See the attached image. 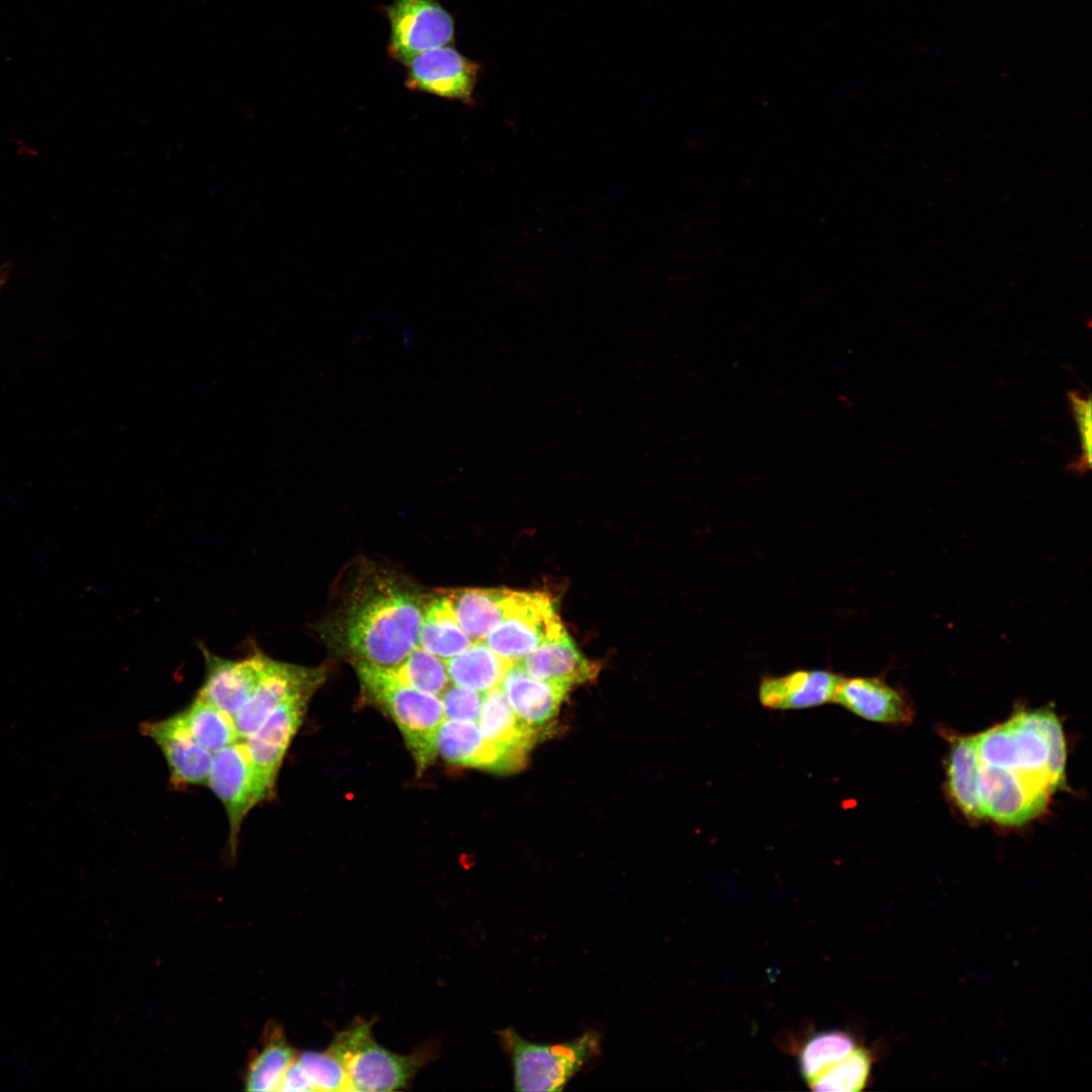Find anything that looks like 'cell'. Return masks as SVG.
I'll return each mask as SVG.
<instances>
[{"label": "cell", "mask_w": 1092, "mask_h": 1092, "mask_svg": "<svg viewBox=\"0 0 1092 1092\" xmlns=\"http://www.w3.org/2000/svg\"><path fill=\"white\" fill-rule=\"evenodd\" d=\"M372 1026V1020L357 1019L328 1048L344 1068L352 1091L403 1089L437 1056L436 1043H424L407 1055L392 1053L377 1043Z\"/></svg>", "instance_id": "4"}, {"label": "cell", "mask_w": 1092, "mask_h": 1092, "mask_svg": "<svg viewBox=\"0 0 1092 1092\" xmlns=\"http://www.w3.org/2000/svg\"><path fill=\"white\" fill-rule=\"evenodd\" d=\"M472 643L462 630L445 593L427 600L419 631V646L442 658H451Z\"/></svg>", "instance_id": "21"}, {"label": "cell", "mask_w": 1092, "mask_h": 1092, "mask_svg": "<svg viewBox=\"0 0 1092 1092\" xmlns=\"http://www.w3.org/2000/svg\"><path fill=\"white\" fill-rule=\"evenodd\" d=\"M205 662V677L197 696L234 717L258 686L268 655L258 646L241 659H228L200 645Z\"/></svg>", "instance_id": "12"}, {"label": "cell", "mask_w": 1092, "mask_h": 1092, "mask_svg": "<svg viewBox=\"0 0 1092 1092\" xmlns=\"http://www.w3.org/2000/svg\"><path fill=\"white\" fill-rule=\"evenodd\" d=\"M207 785L225 809L229 845L235 854L244 819L261 802L244 739L213 753Z\"/></svg>", "instance_id": "9"}, {"label": "cell", "mask_w": 1092, "mask_h": 1092, "mask_svg": "<svg viewBox=\"0 0 1092 1092\" xmlns=\"http://www.w3.org/2000/svg\"><path fill=\"white\" fill-rule=\"evenodd\" d=\"M389 669L401 685L436 696H441L450 684L445 660L419 645Z\"/></svg>", "instance_id": "27"}, {"label": "cell", "mask_w": 1092, "mask_h": 1092, "mask_svg": "<svg viewBox=\"0 0 1092 1092\" xmlns=\"http://www.w3.org/2000/svg\"><path fill=\"white\" fill-rule=\"evenodd\" d=\"M296 1057L281 1027L268 1028L266 1041L251 1060L246 1074L249 1091H278L281 1081Z\"/></svg>", "instance_id": "25"}, {"label": "cell", "mask_w": 1092, "mask_h": 1092, "mask_svg": "<svg viewBox=\"0 0 1092 1092\" xmlns=\"http://www.w3.org/2000/svg\"><path fill=\"white\" fill-rule=\"evenodd\" d=\"M499 687L519 720L541 737L555 720L569 688L535 678L514 662Z\"/></svg>", "instance_id": "14"}, {"label": "cell", "mask_w": 1092, "mask_h": 1092, "mask_svg": "<svg viewBox=\"0 0 1092 1092\" xmlns=\"http://www.w3.org/2000/svg\"><path fill=\"white\" fill-rule=\"evenodd\" d=\"M428 597L378 566L353 573L327 622V639L354 663L391 668L418 645Z\"/></svg>", "instance_id": "1"}, {"label": "cell", "mask_w": 1092, "mask_h": 1092, "mask_svg": "<svg viewBox=\"0 0 1092 1092\" xmlns=\"http://www.w3.org/2000/svg\"><path fill=\"white\" fill-rule=\"evenodd\" d=\"M567 634L549 596L523 592L515 611L484 638L499 656L516 662L540 645Z\"/></svg>", "instance_id": "6"}, {"label": "cell", "mask_w": 1092, "mask_h": 1092, "mask_svg": "<svg viewBox=\"0 0 1092 1092\" xmlns=\"http://www.w3.org/2000/svg\"><path fill=\"white\" fill-rule=\"evenodd\" d=\"M385 12L390 24L389 56L403 65L454 40V20L438 0H394Z\"/></svg>", "instance_id": "7"}, {"label": "cell", "mask_w": 1092, "mask_h": 1092, "mask_svg": "<svg viewBox=\"0 0 1092 1092\" xmlns=\"http://www.w3.org/2000/svg\"><path fill=\"white\" fill-rule=\"evenodd\" d=\"M295 1063L303 1072L311 1091H352L340 1062L327 1050L296 1054Z\"/></svg>", "instance_id": "29"}, {"label": "cell", "mask_w": 1092, "mask_h": 1092, "mask_svg": "<svg viewBox=\"0 0 1092 1092\" xmlns=\"http://www.w3.org/2000/svg\"><path fill=\"white\" fill-rule=\"evenodd\" d=\"M874 1058L870 1051L855 1046L845 1058L811 1080L813 1091L858 1092L866 1088Z\"/></svg>", "instance_id": "28"}, {"label": "cell", "mask_w": 1092, "mask_h": 1092, "mask_svg": "<svg viewBox=\"0 0 1092 1092\" xmlns=\"http://www.w3.org/2000/svg\"><path fill=\"white\" fill-rule=\"evenodd\" d=\"M437 752L448 762L498 772H511L504 754L487 742L474 721L445 719L437 733Z\"/></svg>", "instance_id": "20"}, {"label": "cell", "mask_w": 1092, "mask_h": 1092, "mask_svg": "<svg viewBox=\"0 0 1092 1092\" xmlns=\"http://www.w3.org/2000/svg\"><path fill=\"white\" fill-rule=\"evenodd\" d=\"M324 670L280 662L268 657L263 675L249 700L233 717L239 738L253 734L266 718L289 697L315 691Z\"/></svg>", "instance_id": "10"}, {"label": "cell", "mask_w": 1092, "mask_h": 1092, "mask_svg": "<svg viewBox=\"0 0 1092 1092\" xmlns=\"http://www.w3.org/2000/svg\"><path fill=\"white\" fill-rule=\"evenodd\" d=\"M497 1034L504 1051L510 1056L517 1091H561L601 1051V1035L595 1030L555 1044L528 1041L513 1027L499 1030Z\"/></svg>", "instance_id": "5"}, {"label": "cell", "mask_w": 1092, "mask_h": 1092, "mask_svg": "<svg viewBox=\"0 0 1092 1092\" xmlns=\"http://www.w3.org/2000/svg\"><path fill=\"white\" fill-rule=\"evenodd\" d=\"M477 724L483 738L504 754L513 771L524 765L527 753L541 738L519 720L499 686L484 693Z\"/></svg>", "instance_id": "17"}, {"label": "cell", "mask_w": 1092, "mask_h": 1092, "mask_svg": "<svg viewBox=\"0 0 1092 1092\" xmlns=\"http://www.w3.org/2000/svg\"><path fill=\"white\" fill-rule=\"evenodd\" d=\"M6 269H7L6 267H1L0 268V289H1L2 285L4 284V282L6 280V277H7V270Z\"/></svg>", "instance_id": "32"}, {"label": "cell", "mask_w": 1092, "mask_h": 1092, "mask_svg": "<svg viewBox=\"0 0 1092 1092\" xmlns=\"http://www.w3.org/2000/svg\"><path fill=\"white\" fill-rule=\"evenodd\" d=\"M315 691L297 693L282 702L262 725L244 739L260 800L274 792L278 770Z\"/></svg>", "instance_id": "8"}, {"label": "cell", "mask_w": 1092, "mask_h": 1092, "mask_svg": "<svg viewBox=\"0 0 1092 1092\" xmlns=\"http://www.w3.org/2000/svg\"><path fill=\"white\" fill-rule=\"evenodd\" d=\"M979 761L1052 797L1065 783L1066 741L1050 710L1018 711L975 735Z\"/></svg>", "instance_id": "2"}, {"label": "cell", "mask_w": 1092, "mask_h": 1092, "mask_svg": "<svg viewBox=\"0 0 1092 1092\" xmlns=\"http://www.w3.org/2000/svg\"><path fill=\"white\" fill-rule=\"evenodd\" d=\"M842 675L826 669H801L762 677L760 704L770 710H800L834 702Z\"/></svg>", "instance_id": "16"}, {"label": "cell", "mask_w": 1092, "mask_h": 1092, "mask_svg": "<svg viewBox=\"0 0 1092 1092\" xmlns=\"http://www.w3.org/2000/svg\"><path fill=\"white\" fill-rule=\"evenodd\" d=\"M855 1046L853 1037L841 1030H826L814 1034L800 1051L798 1058L800 1075L806 1083H809L827 1068L845 1058Z\"/></svg>", "instance_id": "26"}, {"label": "cell", "mask_w": 1092, "mask_h": 1092, "mask_svg": "<svg viewBox=\"0 0 1092 1092\" xmlns=\"http://www.w3.org/2000/svg\"><path fill=\"white\" fill-rule=\"evenodd\" d=\"M979 756L975 735L954 737L947 757L946 784L965 816L983 819L979 791Z\"/></svg>", "instance_id": "22"}, {"label": "cell", "mask_w": 1092, "mask_h": 1092, "mask_svg": "<svg viewBox=\"0 0 1092 1092\" xmlns=\"http://www.w3.org/2000/svg\"><path fill=\"white\" fill-rule=\"evenodd\" d=\"M140 729L163 752L172 785H207L213 754L192 738L176 715L165 720L144 722Z\"/></svg>", "instance_id": "13"}, {"label": "cell", "mask_w": 1092, "mask_h": 1092, "mask_svg": "<svg viewBox=\"0 0 1092 1092\" xmlns=\"http://www.w3.org/2000/svg\"><path fill=\"white\" fill-rule=\"evenodd\" d=\"M176 716L192 738L212 754L240 739L233 717L199 696Z\"/></svg>", "instance_id": "24"}, {"label": "cell", "mask_w": 1092, "mask_h": 1092, "mask_svg": "<svg viewBox=\"0 0 1092 1092\" xmlns=\"http://www.w3.org/2000/svg\"><path fill=\"white\" fill-rule=\"evenodd\" d=\"M1069 401L1080 437L1081 453L1070 470L1083 474L1091 468V398L1078 391L1069 392Z\"/></svg>", "instance_id": "30"}, {"label": "cell", "mask_w": 1092, "mask_h": 1092, "mask_svg": "<svg viewBox=\"0 0 1092 1092\" xmlns=\"http://www.w3.org/2000/svg\"><path fill=\"white\" fill-rule=\"evenodd\" d=\"M834 703L864 720L883 724L906 725L914 716L906 697L876 676L842 677Z\"/></svg>", "instance_id": "15"}, {"label": "cell", "mask_w": 1092, "mask_h": 1092, "mask_svg": "<svg viewBox=\"0 0 1092 1092\" xmlns=\"http://www.w3.org/2000/svg\"><path fill=\"white\" fill-rule=\"evenodd\" d=\"M453 685L486 693L499 686L514 663L491 650L483 641L472 642L461 653L445 659Z\"/></svg>", "instance_id": "23"}, {"label": "cell", "mask_w": 1092, "mask_h": 1092, "mask_svg": "<svg viewBox=\"0 0 1092 1092\" xmlns=\"http://www.w3.org/2000/svg\"><path fill=\"white\" fill-rule=\"evenodd\" d=\"M531 676L571 688L597 678L599 665L587 660L564 636L546 642L516 661Z\"/></svg>", "instance_id": "19"}, {"label": "cell", "mask_w": 1092, "mask_h": 1092, "mask_svg": "<svg viewBox=\"0 0 1092 1092\" xmlns=\"http://www.w3.org/2000/svg\"><path fill=\"white\" fill-rule=\"evenodd\" d=\"M405 86L443 98L470 104L479 65L449 46L425 51L407 65Z\"/></svg>", "instance_id": "11"}, {"label": "cell", "mask_w": 1092, "mask_h": 1092, "mask_svg": "<svg viewBox=\"0 0 1092 1092\" xmlns=\"http://www.w3.org/2000/svg\"><path fill=\"white\" fill-rule=\"evenodd\" d=\"M456 620L472 642L487 634L517 608L523 592L509 588H460L444 592Z\"/></svg>", "instance_id": "18"}, {"label": "cell", "mask_w": 1092, "mask_h": 1092, "mask_svg": "<svg viewBox=\"0 0 1092 1092\" xmlns=\"http://www.w3.org/2000/svg\"><path fill=\"white\" fill-rule=\"evenodd\" d=\"M484 693H479L456 685L448 686L441 695L446 719L474 721L478 720Z\"/></svg>", "instance_id": "31"}, {"label": "cell", "mask_w": 1092, "mask_h": 1092, "mask_svg": "<svg viewBox=\"0 0 1092 1092\" xmlns=\"http://www.w3.org/2000/svg\"><path fill=\"white\" fill-rule=\"evenodd\" d=\"M355 666L363 698L395 722L421 775L438 755L437 733L446 719L441 698L401 685L389 668Z\"/></svg>", "instance_id": "3"}]
</instances>
